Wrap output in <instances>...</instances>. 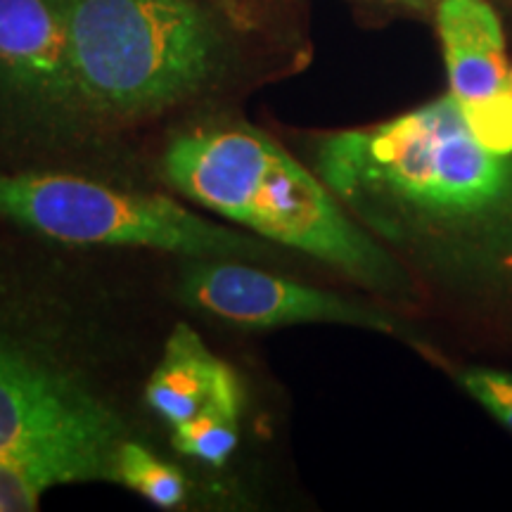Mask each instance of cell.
Wrapping results in <instances>:
<instances>
[{"instance_id":"6da1fadb","label":"cell","mask_w":512,"mask_h":512,"mask_svg":"<svg viewBox=\"0 0 512 512\" xmlns=\"http://www.w3.org/2000/svg\"><path fill=\"white\" fill-rule=\"evenodd\" d=\"M320 181L475 344L512 349V147L472 138L451 95L309 145Z\"/></svg>"},{"instance_id":"7a4b0ae2","label":"cell","mask_w":512,"mask_h":512,"mask_svg":"<svg viewBox=\"0 0 512 512\" xmlns=\"http://www.w3.org/2000/svg\"><path fill=\"white\" fill-rule=\"evenodd\" d=\"M29 238L0 216V512L36 510L55 486L114 484L131 439L98 354L110 349Z\"/></svg>"},{"instance_id":"3957f363","label":"cell","mask_w":512,"mask_h":512,"mask_svg":"<svg viewBox=\"0 0 512 512\" xmlns=\"http://www.w3.org/2000/svg\"><path fill=\"white\" fill-rule=\"evenodd\" d=\"M162 174L183 197L351 280L392 309H420V287L349 214L309 164L242 124L197 126L166 145Z\"/></svg>"},{"instance_id":"277c9868","label":"cell","mask_w":512,"mask_h":512,"mask_svg":"<svg viewBox=\"0 0 512 512\" xmlns=\"http://www.w3.org/2000/svg\"><path fill=\"white\" fill-rule=\"evenodd\" d=\"M83 110L147 117L188 100L214 76L221 38L192 0H62Z\"/></svg>"},{"instance_id":"5b68a950","label":"cell","mask_w":512,"mask_h":512,"mask_svg":"<svg viewBox=\"0 0 512 512\" xmlns=\"http://www.w3.org/2000/svg\"><path fill=\"white\" fill-rule=\"evenodd\" d=\"M0 216L60 245L155 249L259 266L280 256L273 242L202 219L164 195L53 171H0Z\"/></svg>"},{"instance_id":"8992f818","label":"cell","mask_w":512,"mask_h":512,"mask_svg":"<svg viewBox=\"0 0 512 512\" xmlns=\"http://www.w3.org/2000/svg\"><path fill=\"white\" fill-rule=\"evenodd\" d=\"M181 297L209 316L249 330L332 323L399 337L415 351L422 344H434L392 306L344 297L302 280L268 273L249 261L188 259L181 273Z\"/></svg>"},{"instance_id":"52a82bcc","label":"cell","mask_w":512,"mask_h":512,"mask_svg":"<svg viewBox=\"0 0 512 512\" xmlns=\"http://www.w3.org/2000/svg\"><path fill=\"white\" fill-rule=\"evenodd\" d=\"M76 107L62 0H0V117L34 124Z\"/></svg>"},{"instance_id":"ba28073f","label":"cell","mask_w":512,"mask_h":512,"mask_svg":"<svg viewBox=\"0 0 512 512\" xmlns=\"http://www.w3.org/2000/svg\"><path fill=\"white\" fill-rule=\"evenodd\" d=\"M437 31L448 95L460 112L475 114L508 98L512 81L503 24L486 0H439Z\"/></svg>"},{"instance_id":"9c48e42d","label":"cell","mask_w":512,"mask_h":512,"mask_svg":"<svg viewBox=\"0 0 512 512\" xmlns=\"http://www.w3.org/2000/svg\"><path fill=\"white\" fill-rule=\"evenodd\" d=\"M143 399L171 432L195 418L207 403L240 415L242 384L238 373L188 323H178L166 337L162 358L147 375Z\"/></svg>"},{"instance_id":"30bf717a","label":"cell","mask_w":512,"mask_h":512,"mask_svg":"<svg viewBox=\"0 0 512 512\" xmlns=\"http://www.w3.org/2000/svg\"><path fill=\"white\" fill-rule=\"evenodd\" d=\"M114 484H124L164 510L181 508L188 501V479L183 472L133 437L119 446Z\"/></svg>"},{"instance_id":"8fae6325","label":"cell","mask_w":512,"mask_h":512,"mask_svg":"<svg viewBox=\"0 0 512 512\" xmlns=\"http://www.w3.org/2000/svg\"><path fill=\"white\" fill-rule=\"evenodd\" d=\"M432 366L451 377L463 394L470 396L477 406L494 418L503 430L512 434V373L503 368L484 366L475 361H460V358L446 354L441 347L425 344L418 349Z\"/></svg>"},{"instance_id":"7c38bea8","label":"cell","mask_w":512,"mask_h":512,"mask_svg":"<svg viewBox=\"0 0 512 512\" xmlns=\"http://www.w3.org/2000/svg\"><path fill=\"white\" fill-rule=\"evenodd\" d=\"M171 444L178 453L197 463L226 465L240 444V415L207 403L195 418L171 430Z\"/></svg>"},{"instance_id":"4fadbf2b","label":"cell","mask_w":512,"mask_h":512,"mask_svg":"<svg viewBox=\"0 0 512 512\" xmlns=\"http://www.w3.org/2000/svg\"><path fill=\"white\" fill-rule=\"evenodd\" d=\"M403 3H418V0H403Z\"/></svg>"},{"instance_id":"5bb4252c","label":"cell","mask_w":512,"mask_h":512,"mask_svg":"<svg viewBox=\"0 0 512 512\" xmlns=\"http://www.w3.org/2000/svg\"><path fill=\"white\" fill-rule=\"evenodd\" d=\"M510 81H512V67H510Z\"/></svg>"}]
</instances>
